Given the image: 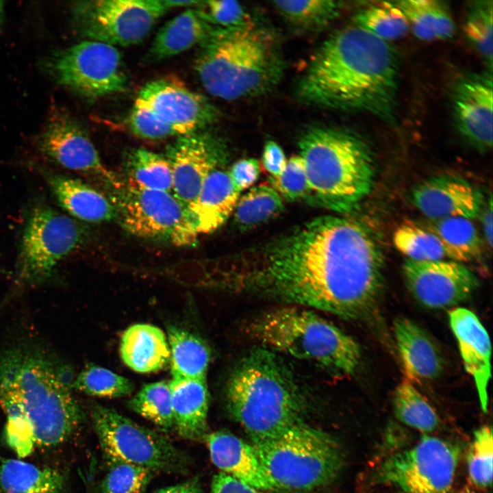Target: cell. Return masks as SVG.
Instances as JSON below:
<instances>
[{
	"mask_svg": "<svg viewBox=\"0 0 493 493\" xmlns=\"http://www.w3.org/2000/svg\"><path fill=\"white\" fill-rule=\"evenodd\" d=\"M383 263L381 246L367 226L325 216L236 258L225 284L283 305L357 319L380 294Z\"/></svg>",
	"mask_w": 493,
	"mask_h": 493,
	"instance_id": "1",
	"label": "cell"
},
{
	"mask_svg": "<svg viewBox=\"0 0 493 493\" xmlns=\"http://www.w3.org/2000/svg\"><path fill=\"white\" fill-rule=\"evenodd\" d=\"M399 56L388 43L356 24L334 33L311 59L297 86L302 101L385 121L394 116Z\"/></svg>",
	"mask_w": 493,
	"mask_h": 493,
	"instance_id": "2",
	"label": "cell"
},
{
	"mask_svg": "<svg viewBox=\"0 0 493 493\" xmlns=\"http://www.w3.org/2000/svg\"><path fill=\"white\" fill-rule=\"evenodd\" d=\"M72 379L50 361L23 351L0 357V407L8 443L19 457L34 446H53L68 438L82 413L71 394Z\"/></svg>",
	"mask_w": 493,
	"mask_h": 493,
	"instance_id": "3",
	"label": "cell"
},
{
	"mask_svg": "<svg viewBox=\"0 0 493 493\" xmlns=\"http://www.w3.org/2000/svg\"><path fill=\"white\" fill-rule=\"evenodd\" d=\"M227 408L256 444L302 422L303 397L290 371L273 352L259 348L236 364L227 380Z\"/></svg>",
	"mask_w": 493,
	"mask_h": 493,
	"instance_id": "4",
	"label": "cell"
},
{
	"mask_svg": "<svg viewBox=\"0 0 493 493\" xmlns=\"http://www.w3.org/2000/svg\"><path fill=\"white\" fill-rule=\"evenodd\" d=\"M194 67L211 94L226 100L265 93L279 81L283 62L275 40L252 25L218 28L201 44Z\"/></svg>",
	"mask_w": 493,
	"mask_h": 493,
	"instance_id": "5",
	"label": "cell"
},
{
	"mask_svg": "<svg viewBox=\"0 0 493 493\" xmlns=\"http://www.w3.org/2000/svg\"><path fill=\"white\" fill-rule=\"evenodd\" d=\"M299 146L314 202L349 212L371 192L375 160L361 137L343 129L316 127L302 136Z\"/></svg>",
	"mask_w": 493,
	"mask_h": 493,
	"instance_id": "6",
	"label": "cell"
},
{
	"mask_svg": "<svg viewBox=\"0 0 493 493\" xmlns=\"http://www.w3.org/2000/svg\"><path fill=\"white\" fill-rule=\"evenodd\" d=\"M248 333L266 349L308 360L338 375L353 374L361 350L350 336L305 307L286 305L259 315Z\"/></svg>",
	"mask_w": 493,
	"mask_h": 493,
	"instance_id": "7",
	"label": "cell"
},
{
	"mask_svg": "<svg viewBox=\"0 0 493 493\" xmlns=\"http://www.w3.org/2000/svg\"><path fill=\"white\" fill-rule=\"evenodd\" d=\"M253 445L276 489L308 491L325 486L338 477L344 463L338 442L303 422Z\"/></svg>",
	"mask_w": 493,
	"mask_h": 493,
	"instance_id": "8",
	"label": "cell"
},
{
	"mask_svg": "<svg viewBox=\"0 0 493 493\" xmlns=\"http://www.w3.org/2000/svg\"><path fill=\"white\" fill-rule=\"evenodd\" d=\"M91 417L105 459L129 462L152 472L188 471L189 457L162 434L100 405L92 407Z\"/></svg>",
	"mask_w": 493,
	"mask_h": 493,
	"instance_id": "9",
	"label": "cell"
},
{
	"mask_svg": "<svg viewBox=\"0 0 493 493\" xmlns=\"http://www.w3.org/2000/svg\"><path fill=\"white\" fill-rule=\"evenodd\" d=\"M117 219L130 233L186 246L197 240L186 206L173 192L139 188L119 180L111 186Z\"/></svg>",
	"mask_w": 493,
	"mask_h": 493,
	"instance_id": "10",
	"label": "cell"
},
{
	"mask_svg": "<svg viewBox=\"0 0 493 493\" xmlns=\"http://www.w3.org/2000/svg\"><path fill=\"white\" fill-rule=\"evenodd\" d=\"M459 457L454 443L424 434L412 446L383 460L375 481L400 493H451Z\"/></svg>",
	"mask_w": 493,
	"mask_h": 493,
	"instance_id": "11",
	"label": "cell"
},
{
	"mask_svg": "<svg viewBox=\"0 0 493 493\" xmlns=\"http://www.w3.org/2000/svg\"><path fill=\"white\" fill-rule=\"evenodd\" d=\"M45 71L58 84L88 99L121 92L127 79L116 47L85 40L49 55Z\"/></svg>",
	"mask_w": 493,
	"mask_h": 493,
	"instance_id": "12",
	"label": "cell"
},
{
	"mask_svg": "<svg viewBox=\"0 0 493 493\" xmlns=\"http://www.w3.org/2000/svg\"><path fill=\"white\" fill-rule=\"evenodd\" d=\"M166 11L161 0L81 1L72 6L71 21L90 40L127 47L141 42Z\"/></svg>",
	"mask_w": 493,
	"mask_h": 493,
	"instance_id": "13",
	"label": "cell"
},
{
	"mask_svg": "<svg viewBox=\"0 0 493 493\" xmlns=\"http://www.w3.org/2000/svg\"><path fill=\"white\" fill-rule=\"evenodd\" d=\"M85 236L82 227L69 216L48 207L35 208L23 234L20 277L27 282L47 279L63 258L83 244Z\"/></svg>",
	"mask_w": 493,
	"mask_h": 493,
	"instance_id": "14",
	"label": "cell"
},
{
	"mask_svg": "<svg viewBox=\"0 0 493 493\" xmlns=\"http://www.w3.org/2000/svg\"><path fill=\"white\" fill-rule=\"evenodd\" d=\"M170 126L177 136L205 128L218 117V110L204 96L189 89L174 77H162L144 85L136 99Z\"/></svg>",
	"mask_w": 493,
	"mask_h": 493,
	"instance_id": "15",
	"label": "cell"
},
{
	"mask_svg": "<svg viewBox=\"0 0 493 493\" xmlns=\"http://www.w3.org/2000/svg\"><path fill=\"white\" fill-rule=\"evenodd\" d=\"M173 173V193L186 207L194 201L205 179L227 158L224 142L201 130L177 136L166 149Z\"/></svg>",
	"mask_w": 493,
	"mask_h": 493,
	"instance_id": "16",
	"label": "cell"
},
{
	"mask_svg": "<svg viewBox=\"0 0 493 493\" xmlns=\"http://www.w3.org/2000/svg\"><path fill=\"white\" fill-rule=\"evenodd\" d=\"M403 273L414 297L423 305L443 309L467 300L479 286L477 277L454 261L405 260Z\"/></svg>",
	"mask_w": 493,
	"mask_h": 493,
	"instance_id": "17",
	"label": "cell"
},
{
	"mask_svg": "<svg viewBox=\"0 0 493 493\" xmlns=\"http://www.w3.org/2000/svg\"><path fill=\"white\" fill-rule=\"evenodd\" d=\"M38 147L46 157L64 168L99 175L111 186L119 180L103 165L81 125L64 110H53L39 136Z\"/></svg>",
	"mask_w": 493,
	"mask_h": 493,
	"instance_id": "18",
	"label": "cell"
},
{
	"mask_svg": "<svg viewBox=\"0 0 493 493\" xmlns=\"http://www.w3.org/2000/svg\"><path fill=\"white\" fill-rule=\"evenodd\" d=\"M492 77L488 73L464 77L453 94L456 127L481 151L492 146Z\"/></svg>",
	"mask_w": 493,
	"mask_h": 493,
	"instance_id": "19",
	"label": "cell"
},
{
	"mask_svg": "<svg viewBox=\"0 0 493 493\" xmlns=\"http://www.w3.org/2000/svg\"><path fill=\"white\" fill-rule=\"evenodd\" d=\"M414 205L427 217L475 218L483 203L481 192L467 181L453 176L432 177L412 191Z\"/></svg>",
	"mask_w": 493,
	"mask_h": 493,
	"instance_id": "20",
	"label": "cell"
},
{
	"mask_svg": "<svg viewBox=\"0 0 493 493\" xmlns=\"http://www.w3.org/2000/svg\"><path fill=\"white\" fill-rule=\"evenodd\" d=\"M449 320L465 368L474 379L481 409L486 412L488 387L491 378L489 335L479 318L468 309H453L449 313Z\"/></svg>",
	"mask_w": 493,
	"mask_h": 493,
	"instance_id": "21",
	"label": "cell"
},
{
	"mask_svg": "<svg viewBox=\"0 0 493 493\" xmlns=\"http://www.w3.org/2000/svg\"><path fill=\"white\" fill-rule=\"evenodd\" d=\"M205 440L220 472L258 490H276L253 444L222 431L207 434Z\"/></svg>",
	"mask_w": 493,
	"mask_h": 493,
	"instance_id": "22",
	"label": "cell"
},
{
	"mask_svg": "<svg viewBox=\"0 0 493 493\" xmlns=\"http://www.w3.org/2000/svg\"><path fill=\"white\" fill-rule=\"evenodd\" d=\"M239 194L227 172H212L196 199L186 207L197 235L213 232L223 225L233 212Z\"/></svg>",
	"mask_w": 493,
	"mask_h": 493,
	"instance_id": "23",
	"label": "cell"
},
{
	"mask_svg": "<svg viewBox=\"0 0 493 493\" xmlns=\"http://www.w3.org/2000/svg\"><path fill=\"white\" fill-rule=\"evenodd\" d=\"M394 331L403 367L412 380H432L444 368L441 351L431 338L417 324L406 318H397Z\"/></svg>",
	"mask_w": 493,
	"mask_h": 493,
	"instance_id": "24",
	"label": "cell"
},
{
	"mask_svg": "<svg viewBox=\"0 0 493 493\" xmlns=\"http://www.w3.org/2000/svg\"><path fill=\"white\" fill-rule=\"evenodd\" d=\"M174 429L186 440L205 438L210 395L206 378L172 379L170 381Z\"/></svg>",
	"mask_w": 493,
	"mask_h": 493,
	"instance_id": "25",
	"label": "cell"
},
{
	"mask_svg": "<svg viewBox=\"0 0 493 493\" xmlns=\"http://www.w3.org/2000/svg\"><path fill=\"white\" fill-rule=\"evenodd\" d=\"M218 28L208 21L202 9L190 8L162 27L149 49L147 60L160 61L200 45Z\"/></svg>",
	"mask_w": 493,
	"mask_h": 493,
	"instance_id": "26",
	"label": "cell"
},
{
	"mask_svg": "<svg viewBox=\"0 0 493 493\" xmlns=\"http://www.w3.org/2000/svg\"><path fill=\"white\" fill-rule=\"evenodd\" d=\"M47 181L60 205L76 218L93 223L117 219L110 199L83 181L58 174H48Z\"/></svg>",
	"mask_w": 493,
	"mask_h": 493,
	"instance_id": "27",
	"label": "cell"
},
{
	"mask_svg": "<svg viewBox=\"0 0 493 493\" xmlns=\"http://www.w3.org/2000/svg\"><path fill=\"white\" fill-rule=\"evenodd\" d=\"M123 362L140 373L159 371L170 363L167 337L158 327L149 324H136L123 333L120 344Z\"/></svg>",
	"mask_w": 493,
	"mask_h": 493,
	"instance_id": "28",
	"label": "cell"
},
{
	"mask_svg": "<svg viewBox=\"0 0 493 493\" xmlns=\"http://www.w3.org/2000/svg\"><path fill=\"white\" fill-rule=\"evenodd\" d=\"M62 474L17 459H0V493H61Z\"/></svg>",
	"mask_w": 493,
	"mask_h": 493,
	"instance_id": "29",
	"label": "cell"
},
{
	"mask_svg": "<svg viewBox=\"0 0 493 493\" xmlns=\"http://www.w3.org/2000/svg\"><path fill=\"white\" fill-rule=\"evenodd\" d=\"M167 340L173 379L206 378L210 351L199 336L170 325L167 328Z\"/></svg>",
	"mask_w": 493,
	"mask_h": 493,
	"instance_id": "30",
	"label": "cell"
},
{
	"mask_svg": "<svg viewBox=\"0 0 493 493\" xmlns=\"http://www.w3.org/2000/svg\"><path fill=\"white\" fill-rule=\"evenodd\" d=\"M405 16L409 27L418 38L432 41L451 38L455 25L444 3L434 0L394 1Z\"/></svg>",
	"mask_w": 493,
	"mask_h": 493,
	"instance_id": "31",
	"label": "cell"
},
{
	"mask_svg": "<svg viewBox=\"0 0 493 493\" xmlns=\"http://www.w3.org/2000/svg\"><path fill=\"white\" fill-rule=\"evenodd\" d=\"M440 239L446 257L454 262L475 260L481 252V240L473 223L467 218L448 217L434 220L428 228Z\"/></svg>",
	"mask_w": 493,
	"mask_h": 493,
	"instance_id": "32",
	"label": "cell"
},
{
	"mask_svg": "<svg viewBox=\"0 0 493 493\" xmlns=\"http://www.w3.org/2000/svg\"><path fill=\"white\" fill-rule=\"evenodd\" d=\"M127 182L141 188L173 192V173L166 157L137 149L127 155Z\"/></svg>",
	"mask_w": 493,
	"mask_h": 493,
	"instance_id": "33",
	"label": "cell"
},
{
	"mask_svg": "<svg viewBox=\"0 0 493 493\" xmlns=\"http://www.w3.org/2000/svg\"><path fill=\"white\" fill-rule=\"evenodd\" d=\"M284 208L283 199L270 185L252 188L238 199L233 210V222L241 230L262 225L280 214Z\"/></svg>",
	"mask_w": 493,
	"mask_h": 493,
	"instance_id": "34",
	"label": "cell"
},
{
	"mask_svg": "<svg viewBox=\"0 0 493 493\" xmlns=\"http://www.w3.org/2000/svg\"><path fill=\"white\" fill-rule=\"evenodd\" d=\"M396 418L404 425L425 434L435 431L440 420L425 398L408 381L400 383L393 399Z\"/></svg>",
	"mask_w": 493,
	"mask_h": 493,
	"instance_id": "35",
	"label": "cell"
},
{
	"mask_svg": "<svg viewBox=\"0 0 493 493\" xmlns=\"http://www.w3.org/2000/svg\"><path fill=\"white\" fill-rule=\"evenodd\" d=\"M128 406L162 431H169L174 429L169 381H161L144 385L129 401Z\"/></svg>",
	"mask_w": 493,
	"mask_h": 493,
	"instance_id": "36",
	"label": "cell"
},
{
	"mask_svg": "<svg viewBox=\"0 0 493 493\" xmlns=\"http://www.w3.org/2000/svg\"><path fill=\"white\" fill-rule=\"evenodd\" d=\"M354 23L388 42L401 38L409 29L405 16L394 1L366 5L356 14Z\"/></svg>",
	"mask_w": 493,
	"mask_h": 493,
	"instance_id": "37",
	"label": "cell"
},
{
	"mask_svg": "<svg viewBox=\"0 0 493 493\" xmlns=\"http://www.w3.org/2000/svg\"><path fill=\"white\" fill-rule=\"evenodd\" d=\"M273 4L290 23L306 29L328 25L342 8L341 1L333 0L276 1Z\"/></svg>",
	"mask_w": 493,
	"mask_h": 493,
	"instance_id": "38",
	"label": "cell"
},
{
	"mask_svg": "<svg viewBox=\"0 0 493 493\" xmlns=\"http://www.w3.org/2000/svg\"><path fill=\"white\" fill-rule=\"evenodd\" d=\"M393 241L396 249L415 261H439L446 257L437 236L412 222H405L394 231Z\"/></svg>",
	"mask_w": 493,
	"mask_h": 493,
	"instance_id": "39",
	"label": "cell"
},
{
	"mask_svg": "<svg viewBox=\"0 0 493 493\" xmlns=\"http://www.w3.org/2000/svg\"><path fill=\"white\" fill-rule=\"evenodd\" d=\"M71 388L88 395L107 398L127 396L134 388L128 379L94 364L85 367L73 379Z\"/></svg>",
	"mask_w": 493,
	"mask_h": 493,
	"instance_id": "40",
	"label": "cell"
},
{
	"mask_svg": "<svg viewBox=\"0 0 493 493\" xmlns=\"http://www.w3.org/2000/svg\"><path fill=\"white\" fill-rule=\"evenodd\" d=\"M106 459L108 468L99 493H144L153 472L129 462Z\"/></svg>",
	"mask_w": 493,
	"mask_h": 493,
	"instance_id": "41",
	"label": "cell"
},
{
	"mask_svg": "<svg viewBox=\"0 0 493 493\" xmlns=\"http://www.w3.org/2000/svg\"><path fill=\"white\" fill-rule=\"evenodd\" d=\"M492 1H479L472 3L465 17V34L477 52L492 64Z\"/></svg>",
	"mask_w": 493,
	"mask_h": 493,
	"instance_id": "42",
	"label": "cell"
},
{
	"mask_svg": "<svg viewBox=\"0 0 493 493\" xmlns=\"http://www.w3.org/2000/svg\"><path fill=\"white\" fill-rule=\"evenodd\" d=\"M492 430L485 425L475 431L467 457L469 478L477 487L487 488L492 485Z\"/></svg>",
	"mask_w": 493,
	"mask_h": 493,
	"instance_id": "43",
	"label": "cell"
},
{
	"mask_svg": "<svg viewBox=\"0 0 493 493\" xmlns=\"http://www.w3.org/2000/svg\"><path fill=\"white\" fill-rule=\"evenodd\" d=\"M272 186L283 199L294 201L309 199L311 190L303 161L295 155L286 161L281 173L269 178Z\"/></svg>",
	"mask_w": 493,
	"mask_h": 493,
	"instance_id": "44",
	"label": "cell"
},
{
	"mask_svg": "<svg viewBox=\"0 0 493 493\" xmlns=\"http://www.w3.org/2000/svg\"><path fill=\"white\" fill-rule=\"evenodd\" d=\"M127 123L131 132L142 138L159 140L177 136L170 126L136 101L127 117Z\"/></svg>",
	"mask_w": 493,
	"mask_h": 493,
	"instance_id": "45",
	"label": "cell"
},
{
	"mask_svg": "<svg viewBox=\"0 0 493 493\" xmlns=\"http://www.w3.org/2000/svg\"><path fill=\"white\" fill-rule=\"evenodd\" d=\"M202 9L208 21L222 29H238L251 25L249 17L238 2L235 1H202Z\"/></svg>",
	"mask_w": 493,
	"mask_h": 493,
	"instance_id": "46",
	"label": "cell"
},
{
	"mask_svg": "<svg viewBox=\"0 0 493 493\" xmlns=\"http://www.w3.org/2000/svg\"><path fill=\"white\" fill-rule=\"evenodd\" d=\"M227 173L233 186L240 192L257 180L260 163L254 158L242 159L235 162Z\"/></svg>",
	"mask_w": 493,
	"mask_h": 493,
	"instance_id": "47",
	"label": "cell"
},
{
	"mask_svg": "<svg viewBox=\"0 0 493 493\" xmlns=\"http://www.w3.org/2000/svg\"><path fill=\"white\" fill-rule=\"evenodd\" d=\"M262 159L264 169L273 177L281 173L287 161L281 147L273 140L264 144Z\"/></svg>",
	"mask_w": 493,
	"mask_h": 493,
	"instance_id": "48",
	"label": "cell"
},
{
	"mask_svg": "<svg viewBox=\"0 0 493 493\" xmlns=\"http://www.w3.org/2000/svg\"><path fill=\"white\" fill-rule=\"evenodd\" d=\"M211 493H261L255 489L233 477L218 472L213 477Z\"/></svg>",
	"mask_w": 493,
	"mask_h": 493,
	"instance_id": "49",
	"label": "cell"
},
{
	"mask_svg": "<svg viewBox=\"0 0 493 493\" xmlns=\"http://www.w3.org/2000/svg\"><path fill=\"white\" fill-rule=\"evenodd\" d=\"M154 493H203L201 484L197 478L161 488Z\"/></svg>",
	"mask_w": 493,
	"mask_h": 493,
	"instance_id": "50",
	"label": "cell"
},
{
	"mask_svg": "<svg viewBox=\"0 0 493 493\" xmlns=\"http://www.w3.org/2000/svg\"><path fill=\"white\" fill-rule=\"evenodd\" d=\"M492 197L490 194L488 205L481 216L484 236L490 248L492 246Z\"/></svg>",
	"mask_w": 493,
	"mask_h": 493,
	"instance_id": "51",
	"label": "cell"
},
{
	"mask_svg": "<svg viewBox=\"0 0 493 493\" xmlns=\"http://www.w3.org/2000/svg\"><path fill=\"white\" fill-rule=\"evenodd\" d=\"M161 2L164 7L168 10L172 8L177 7H192V6H199L201 1H172V0H161Z\"/></svg>",
	"mask_w": 493,
	"mask_h": 493,
	"instance_id": "52",
	"label": "cell"
},
{
	"mask_svg": "<svg viewBox=\"0 0 493 493\" xmlns=\"http://www.w3.org/2000/svg\"><path fill=\"white\" fill-rule=\"evenodd\" d=\"M5 2L0 1V28L2 27L3 21H4V15H5Z\"/></svg>",
	"mask_w": 493,
	"mask_h": 493,
	"instance_id": "53",
	"label": "cell"
}]
</instances>
